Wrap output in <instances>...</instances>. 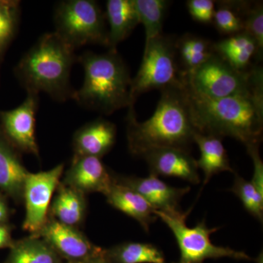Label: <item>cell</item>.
<instances>
[{"instance_id": "obj_1", "label": "cell", "mask_w": 263, "mask_h": 263, "mask_svg": "<svg viewBox=\"0 0 263 263\" xmlns=\"http://www.w3.org/2000/svg\"><path fill=\"white\" fill-rule=\"evenodd\" d=\"M190 117L197 133L222 139L230 137L246 147L260 145L263 131V89L228 98H205L183 81Z\"/></svg>"}, {"instance_id": "obj_2", "label": "cell", "mask_w": 263, "mask_h": 263, "mask_svg": "<svg viewBox=\"0 0 263 263\" xmlns=\"http://www.w3.org/2000/svg\"><path fill=\"white\" fill-rule=\"evenodd\" d=\"M153 115L143 122L138 120L134 105L128 108L127 139L132 155L141 157L158 148L189 151L197 133L194 127L183 81L179 86L162 90Z\"/></svg>"}, {"instance_id": "obj_3", "label": "cell", "mask_w": 263, "mask_h": 263, "mask_svg": "<svg viewBox=\"0 0 263 263\" xmlns=\"http://www.w3.org/2000/svg\"><path fill=\"white\" fill-rule=\"evenodd\" d=\"M76 61L75 50L56 33H46L26 52L15 73L27 93L44 92L53 100L65 102L75 95L70 72Z\"/></svg>"}, {"instance_id": "obj_4", "label": "cell", "mask_w": 263, "mask_h": 263, "mask_svg": "<svg viewBox=\"0 0 263 263\" xmlns=\"http://www.w3.org/2000/svg\"><path fill=\"white\" fill-rule=\"evenodd\" d=\"M78 61L84 68V79L74 95L77 103L105 115L134 105L129 69L117 51H86L78 57Z\"/></svg>"}, {"instance_id": "obj_5", "label": "cell", "mask_w": 263, "mask_h": 263, "mask_svg": "<svg viewBox=\"0 0 263 263\" xmlns=\"http://www.w3.org/2000/svg\"><path fill=\"white\" fill-rule=\"evenodd\" d=\"M182 79L192 91L208 98H228L263 89L262 66L254 65L250 70H238L216 52Z\"/></svg>"}, {"instance_id": "obj_6", "label": "cell", "mask_w": 263, "mask_h": 263, "mask_svg": "<svg viewBox=\"0 0 263 263\" xmlns=\"http://www.w3.org/2000/svg\"><path fill=\"white\" fill-rule=\"evenodd\" d=\"M55 33L72 49L86 45L108 47L105 13L94 0H65L54 10Z\"/></svg>"}, {"instance_id": "obj_7", "label": "cell", "mask_w": 263, "mask_h": 263, "mask_svg": "<svg viewBox=\"0 0 263 263\" xmlns=\"http://www.w3.org/2000/svg\"><path fill=\"white\" fill-rule=\"evenodd\" d=\"M176 38L162 35L145 44L143 60L136 77L132 79V101L151 90L162 91L183 83L177 61Z\"/></svg>"}, {"instance_id": "obj_8", "label": "cell", "mask_w": 263, "mask_h": 263, "mask_svg": "<svg viewBox=\"0 0 263 263\" xmlns=\"http://www.w3.org/2000/svg\"><path fill=\"white\" fill-rule=\"evenodd\" d=\"M191 211L192 209L186 212L179 210L171 213L155 211L156 215L168 226L177 240L180 259L179 262L174 263H202L206 259L221 257L252 259L245 252L214 245L210 239V235L219 228H209L205 220L197 223L193 228H189L186 219Z\"/></svg>"}, {"instance_id": "obj_9", "label": "cell", "mask_w": 263, "mask_h": 263, "mask_svg": "<svg viewBox=\"0 0 263 263\" xmlns=\"http://www.w3.org/2000/svg\"><path fill=\"white\" fill-rule=\"evenodd\" d=\"M64 172L60 164L49 171L29 173L24 184L23 201L26 214L22 228L31 235H37L49 219V208Z\"/></svg>"}, {"instance_id": "obj_10", "label": "cell", "mask_w": 263, "mask_h": 263, "mask_svg": "<svg viewBox=\"0 0 263 263\" xmlns=\"http://www.w3.org/2000/svg\"><path fill=\"white\" fill-rule=\"evenodd\" d=\"M39 95L27 93L23 103L13 110L0 114L5 138L12 146L39 157L35 137V117Z\"/></svg>"}, {"instance_id": "obj_11", "label": "cell", "mask_w": 263, "mask_h": 263, "mask_svg": "<svg viewBox=\"0 0 263 263\" xmlns=\"http://www.w3.org/2000/svg\"><path fill=\"white\" fill-rule=\"evenodd\" d=\"M35 236L44 240L64 261L82 263L103 251L79 230L50 218Z\"/></svg>"}, {"instance_id": "obj_12", "label": "cell", "mask_w": 263, "mask_h": 263, "mask_svg": "<svg viewBox=\"0 0 263 263\" xmlns=\"http://www.w3.org/2000/svg\"><path fill=\"white\" fill-rule=\"evenodd\" d=\"M62 183L85 195L95 193L105 195L114 183V174L101 158L74 156Z\"/></svg>"}, {"instance_id": "obj_13", "label": "cell", "mask_w": 263, "mask_h": 263, "mask_svg": "<svg viewBox=\"0 0 263 263\" xmlns=\"http://www.w3.org/2000/svg\"><path fill=\"white\" fill-rule=\"evenodd\" d=\"M114 179L140 194L157 212L171 213L181 210L179 202L190 191V186L174 187L152 174L143 178L114 174Z\"/></svg>"}, {"instance_id": "obj_14", "label": "cell", "mask_w": 263, "mask_h": 263, "mask_svg": "<svg viewBox=\"0 0 263 263\" xmlns=\"http://www.w3.org/2000/svg\"><path fill=\"white\" fill-rule=\"evenodd\" d=\"M148 163L150 174L179 178L193 184L200 182L197 160L187 150L178 148H158L141 156Z\"/></svg>"}, {"instance_id": "obj_15", "label": "cell", "mask_w": 263, "mask_h": 263, "mask_svg": "<svg viewBox=\"0 0 263 263\" xmlns=\"http://www.w3.org/2000/svg\"><path fill=\"white\" fill-rule=\"evenodd\" d=\"M116 139L115 124L99 118L76 132L72 139L74 156L102 158L113 148Z\"/></svg>"}, {"instance_id": "obj_16", "label": "cell", "mask_w": 263, "mask_h": 263, "mask_svg": "<svg viewBox=\"0 0 263 263\" xmlns=\"http://www.w3.org/2000/svg\"><path fill=\"white\" fill-rule=\"evenodd\" d=\"M105 196L112 207L136 219L146 233L149 231L151 224L158 218L155 209L140 194L133 189L117 183L115 179Z\"/></svg>"}, {"instance_id": "obj_17", "label": "cell", "mask_w": 263, "mask_h": 263, "mask_svg": "<svg viewBox=\"0 0 263 263\" xmlns=\"http://www.w3.org/2000/svg\"><path fill=\"white\" fill-rule=\"evenodd\" d=\"M29 172L13 147L0 133V190L17 203L23 202L24 184Z\"/></svg>"}, {"instance_id": "obj_18", "label": "cell", "mask_w": 263, "mask_h": 263, "mask_svg": "<svg viewBox=\"0 0 263 263\" xmlns=\"http://www.w3.org/2000/svg\"><path fill=\"white\" fill-rule=\"evenodd\" d=\"M56 193L50 205L49 217L66 226L79 228L84 223L87 212L86 195L62 182Z\"/></svg>"}, {"instance_id": "obj_19", "label": "cell", "mask_w": 263, "mask_h": 263, "mask_svg": "<svg viewBox=\"0 0 263 263\" xmlns=\"http://www.w3.org/2000/svg\"><path fill=\"white\" fill-rule=\"evenodd\" d=\"M105 18L109 25L108 48L110 51H117V45L129 37L140 24L133 0H108Z\"/></svg>"}, {"instance_id": "obj_20", "label": "cell", "mask_w": 263, "mask_h": 263, "mask_svg": "<svg viewBox=\"0 0 263 263\" xmlns=\"http://www.w3.org/2000/svg\"><path fill=\"white\" fill-rule=\"evenodd\" d=\"M214 50L236 70L247 71L254 65L252 60L260 62L257 43L245 31L228 36L214 43Z\"/></svg>"}, {"instance_id": "obj_21", "label": "cell", "mask_w": 263, "mask_h": 263, "mask_svg": "<svg viewBox=\"0 0 263 263\" xmlns=\"http://www.w3.org/2000/svg\"><path fill=\"white\" fill-rule=\"evenodd\" d=\"M194 143H197L200 152L197 164L198 168L203 171L204 185L206 184L214 175L224 171L234 172L230 166L221 138L196 133L194 136Z\"/></svg>"}, {"instance_id": "obj_22", "label": "cell", "mask_w": 263, "mask_h": 263, "mask_svg": "<svg viewBox=\"0 0 263 263\" xmlns=\"http://www.w3.org/2000/svg\"><path fill=\"white\" fill-rule=\"evenodd\" d=\"M176 49L181 78L190 75L214 53V43L189 33L176 38Z\"/></svg>"}, {"instance_id": "obj_23", "label": "cell", "mask_w": 263, "mask_h": 263, "mask_svg": "<svg viewBox=\"0 0 263 263\" xmlns=\"http://www.w3.org/2000/svg\"><path fill=\"white\" fill-rule=\"evenodd\" d=\"M1 263H62L63 259L40 237L30 235L15 240Z\"/></svg>"}, {"instance_id": "obj_24", "label": "cell", "mask_w": 263, "mask_h": 263, "mask_svg": "<svg viewBox=\"0 0 263 263\" xmlns=\"http://www.w3.org/2000/svg\"><path fill=\"white\" fill-rule=\"evenodd\" d=\"M105 252L110 263H166L163 252L152 243L124 242Z\"/></svg>"}, {"instance_id": "obj_25", "label": "cell", "mask_w": 263, "mask_h": 263, "mask_svg": "<svg viewBox=\"0 0 263 263\" xmlns=\"http://www.w3.org/2000/svg\"><path fill=\"white\" fill-rule=\"evenodd\" d=\"M140 24L144 27L146 42L162 34L166 13L171 2L167 0H133Z\"/></svg>"}, {"instance_id": "obj_26", "label": "cell", "mask_w": 263, "mask_h": 263, "mask_svg": "<svg viewBox=\"0 0 263 263\" xmlns=\"http://www.w3.org/2000/svg\"><path fill=\"white\" fill-rule=\"evenodd\" d=\"M212 23L221 34L233 35L245 31V16L250 2H217Z\"/></svg>"}, {"instance_id": "obj_27", "label": "cell", "mask_w": 263, "mask_h": 263, "mask_svg": "<svg viewBox=\"0 0 263 263\" xmlns=\"http://www.w3.org/2000/svg\"><path fill=\"white\" fill-rule=\"evenodd\" d=\"M231 191L240 199L246 210L262 222L263 195L259 193L253 183L235 174Z\"/></svg>"}, {"instance_id": "obj_28", "label": "cell", "mask_w": 263, "mask_h": 263, "mask_svg": "<svg viewBox=\"0 0 263 263\" xmlns=\"http://www.w3.org/2000/svg\"><path fill=\"white\" fill-rule=\"evenodd\" d=\"M19 2L0 1V53L14 37L18 27Z\"/></svg>"}, {"instance_id": "obj_29", "label": "cell", "mask_w": 263, "mask_h": 263, "mask_svg": "<svg viewBox=\"0 0 263 263\" xmlns=\"http://www.w3.org/2000/svg\"><path fill=\"white\" fill-rule=\"evenodd\" d=\"M245 31L248 33L256 43L259 58L263 55V6L262 2H255L249 4L245 16Z\"/></svg>"}, {"instance_id": "obj_30", "label": "cell", "mask_w": 263, "mask_h": 263, "mask_svg": "<svg viewBox=\"0 0 263 263\" xmlns=\"http://www.w3.org/2000/svg\"><path fill=\"white\" fill-rule=\"evenodd\" d=\"M189 13L195 22L212 23L216 10V2L213 0H189L186 2Z\"/></svg>"}, {"instance_id": "obj_31", "label": "cell", "mask_w": 263, "mask_h": 263, "mask_svg": "<svg viewBox=\"0 0 263 263\" xmlns=\"http://www.w3.org/2000/svg\"><path fill=\"white\" fill-rule=\"evenodd\" d=\"M259 144L252 145L246 148L254 164L253 177L251 182L253 183L259 193L263 195V162L259 154Z\"/></svg>"}, {"instance_id": "obj_32", "label": "cell", "mask_w": 263, "mask_h": 263, "mask_svg": "<svg viewBox=\"0 0 263 263\" xmlns=\"http://www.w3.org/2000/svg\"><path fill=\"white\" fill-rule=\"evenodd\" d=\"M12 237V228L8 223L0 224V249H10L14 243Z\"/></svg>"}, {"instance_id": "obj_33", "label": "cell", "mask_w": 263, "mask_h": 263, "mask_svg": "<svg viewBox=\"0 0 263 263\" xmlns=\"http://www.w3.org/2000/svg\"><path fill=\"white\" fill-rule=\"evenodd\" d=\"M10 217V209L6 198L3 193H0V224H6Z\"/></svg>"}, {"instance_id": "obj_34", "label": "cell", "mask_w": 263, "mask_h": 263, "mask_svg": "<svg viewBox=\"0 0 263 263\" xmlns=\"http://www.w3.org/2000/svg\"><path fill=\"white\" fill-rule=\"evenodd\" d=\"M82 263H110L109 262L108 259L107 258L106 255H105V249H103L101 252L96 254L94 257H91V258L87 259L85 262Z\"/></svg>"}, {"instance_id": "obj_35", "label": "cell", "mask_w": 263, "mask_h": 263, "mask_svg": "<svg viewBox=\"0 0 263 263\" xmlns=\"http://www.w3.org/2000/svg\"><path fill=\"white\" fill-rule=\"evenodd\" d=\"M62 263H76V262H67V261H63Z\"/></svg>"}]
</instances>
